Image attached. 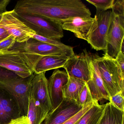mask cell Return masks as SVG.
Here are the masks:
<instances>
[{"instance_id": "6da1fadb", "label": "cell", "mask_w": 124, "mask_h": 124, "mask_svg": "<svg viewBox=\"0 0 124 124\" xmlns=\"http://www.w3.org/2000/svg\"><path fill=\"white\" fill-rule=\"evenodd\" d=\"M17 14L40 16L62 24L71 17H91V13L80 0H22L14 9Z\"/></svg>"}, {"instance_id": "7a4b0ae2", "label": "cell", "mask_w": 124, "mask_h": 124, "mask_svg": "<svg viewBox=\"0 0 124 124\" xmlns=\"http://www.w3.org/2000/svg\"><path fill=\"white\" fill-rule=\"evenodd\" d=\"M42 57L26 52L18 45L7 51L0 52V67L26 78L34 74L35 64Z\"/></svg>"}, {"instance_id": "3957f363", "label": "cell", "mask_w": 124, "mask_h": 124, "mask_svg": "<svg viewBox=\"0 0 124 124\" xmlns=\"http://www.w3.org/2000/svg\"><path fill=\"white\" fill-rule=\"evenodd\" d=\"M104 87L109 97L124 91V74L121 71L115 59L104 56L94 55Z\"/></svg>"}, {"instance_id": "277c9868", "label": "cell", "mask_w": 124, "mask_h": 124, "mask_svg": "<svg viewBox=\"0 0 124 124\" xmlns=\"http://www.w3.org/2000/svg\"><path fill=\"white\" fill-rule=\"evenodd\" d=\"M34 74L26 78L16 75L0 82V88L10 93L16 101L21 116H27L31 82Z\"/></svg>"}, {"instance_id": "5b68a950", "label": "cell", "mask_w": 124, "mask_h": 124, "mask_svg": "<svg viewBox=\"0 0 124 124\" xmlns=\"http://www.w3.org/2000/svg\"><path fill=\"white\" fill-rule=\"evenodd\" d=\"M18 17L35 34L49 39L59 40L64 36L61 24L40 16L17 14Z\"/></svg>"}, {"instance_id": "8992f818", "label": "cell", "mask_w": 124, "mask_h": 124, "mask_svg": "<svg viewBox=\"0 0 124 124\" xmlns=\"http://www.w3.org/2000/svg\"><path fill=\"white\" fill-rule=\"evenodd\" d=\"M95 22L87 42L96 51L106 49L107 38L112 18L111 11H107L95 16Z\"/></svg>"}, {"instance_id": "52a82bcc", "label": "cell", "mask_w": 124, "mask_h": 124, "mask_svg": "<svg viewBox=\"0 0 124 124\" xmlns=\"http://www.w3.org/2000/svg\"><path fill=\"white\" fill-rule=\"evenodd\" d=\"M0 26L5 29L19 43L26 42L35 34L18 17L14 10L0 15Z\"/></svg>"}, {"instance_id": "ba28073f", "label": "cell", "mask_w": 124, "mask_h": 124, "mask_svg": "<svg viewBox=\"0 0 124 124\" xmlns=\"http://www.w3.org/2000/svg\"><path fill=\"white\" fill-rule=\"evenodd\" d=\"M112 13V18L107 38L104 56L115 59L121 51L124 38V16Z\"/></svg>"}, {"instance_id": "9c48e42d", "label": "cell", "mask_w": 124, "mask_h": 124, "mask_svg": "<svg viewBox=\"0 0 124 124\" xmlns=\"http://www.w3.org/2000/svg\"><path fill=\"white\" fill-rule=\"evenodd\" d=\"M92 57L86 50L79 55L72 56L67 62L63 68L69 77L87 82L91 79V66Z\"/></svg>"}, {"instance_id": "30bf717a", "label": "cell", "mask_w": 124, "mask_h": 124, "mask_svg": "<svg viewBox=\"0 0 124 124\" xmlns=\"http://www.w3.org/2000/svg\"><path fill=\"white\" fill-rule=\"evenodd\" d=\"M19 45L29 53L42 56L65 55L71 57L75 55L73 47L66 45L64 46H57L42 42L32 38L26 42L19 43Z\"/></svg>"}, {"instance_id": "8fae6325", "label": "cell", "mask_w": 124, "mask_h": 124, "mask_svg": "<svg viewBox=\"0 0 124 124\" xmlns=\"http://www.w3.org/2000/svg\"><path fill=\"white\" fill-rule=\"evenodd\" d=\"M45 72L34 73L31 82L30 95L33 96L43 109L49 113L53 111L48 91V79Z\"/></svg>"}, {"instance_id": "7c38bea8", "label": "cell", "mask_w": 124, "mask_h": 124, "mask_svg": "<svg viewBox=\"0 0 124 124\" xmlns=\"http://www.w3.org/2000/svg\"><path fill=\"white\" fill-rule=\"evenodd\" d=\"M83 108L79 106L75 100L63 98L55 109L48 114L43 124H63L77 114Z\"/></svg>"}, {"instance_id": "4fadbf2b", "label": "cell", "mask_w": 124, "mask_h": 124, "mask_svg": "<svg viewBox=\"0 0 124 124\" xmlns=\"http://www.w3.org/2000/svg\"><path fill=\"white\" fill-rule=\"evenodd\" d=\"M69 76L66 71L56 69L48 80V91L53 110L63 99L62 89L68 81Z\"/></svg>"}, {"instance_id": "5bb4252c", "label": "cell", "mask_w": 124, "mask_h": 124, "mask_svg": "<svg viewBox=\"0 0 124 124\" xmlns=\"http://www.w3.org/2000/svg\"><path fill=\"white\" fill-rule=\"evenodd\" d=\"M95 20V17H71L62 23V27L74 33L77 38L87 41Z\"/></svg>"}, {"instance_id": "9a60e30c", "label": "cell", "mask_w": 124, "mask_h": 124, "mask_svg": "<svg viewBox=\"0 0 124 124\" xmlns=\"http://www.w3.org/2000/svg\"><path fill=\"white\" fill-rule=\"evenodd\" d=\"M21 116L18 105L13 96L0 88V124H8Z\"/></svg>"}, {"instance_id": "2e32d148", "label": "cell", "mask_w": 124, "mask_h": 124, "mask_svg": "<svg viewBox=\"0 0 124 124\" xmlns=\"http://www.w3.org/2000/svg\"><path fill=\"white\" fill-rule=\"evenodd\" d=\"M91 79L87 82L94 101H98L102 100H109V96L107 93L97 66V61L94 55H91Z\"/></svg>"}, {"instance_id": "e0dca14e", "label": "cell", "mask_w": 124, "mask_h": 124, "mask_svg": "<svg viewBox=\"0 0 124 124\" xmlns=\"http://www.w3.org/2000/svg\"><path fill=\"white\" fill-rule=\"evenodd\" d=\"M70 57L65 55L42 56L35 64L34 73L39 74L52 70L63 68Z\"/></svg>"}, {"instance_id": "ac0fdd59", "label": "cell", "mask_w": 124, "mask_h": 124, "mask_svg": "<svg viewBox=\"0 0 124 124\" xmlns=\"http://www.w3.org/2000/svg\"><path fill=\"white\" fill-rule=\"evenodd\" d=\"M103 116L99 124H124V111L110 102L105 104Z\"/></svg>"}, {"instance_id": "d6986e66", "label": "cell", "mask_w": 124, "mask_h": 124, "mask_svg": "<svg viewBox=\"0 0 124 124\" xmlns=\"http://www.w3.org/2000/svg\"><path fill=\"white\" fill-rule=\"evenodd\" d=\"M48 113L41 108L32 96L30 95L27 117L29 124H41Z\"/></svg>"}, {"instance_id": "ffe728a7", "label": "cell", "mask_w": 124, "mask_h": 124, "mask_svg": "<svg viewBox=\"0 0 124 124\" xmlns=\"http://www.w3.org/2000/svg\"><path fill=\"white\" fill-rule=\"evenodd\" d=\"M105 104L101 105L96 102L75 124H99L105 108Z\"/></svg>"}, {"instance_id": "44dd1931", "label": "cell", "mask_w": 124, "mask_h": 124, "mask_svg": "<svg viewBox=\"0 0 124 124\" xmlns=\"http://www.w3.org/2000/svg\"><path fill=\"white\" fill-rule=\"evenodd\" d=\"M86 82L69 76L68 81L62 89L63 98L76 101Z\"/></svg>"}, {"instance_id": "7402d4cb", "label": "cell", "mask_w": 124, "mask_h": 124, "mask_svg": "<svg viewBox=\"0 0 124 124\" xmlns=\"http://www.w3.org/2000/svg\"><path fill=\"white\" fill-rule=\"evenodd\" d=\"M95 101H94L93 99L87 82H85L79 93L76 101V102L79 106L83 108L88 104Z\"/></svg>"}, {"instance_id": "603a6c76", "label": "cell", "mask_w": 124, "mask_h": 124, "mask_svg": "<svg viewBox=\"0 0 124 124\" xmlns=\"http://www.w3.org/2000/svg\"><path fill=\"white\" fill-rule=\"evenodd\" d=\"M86 1L96 7V14L112 9L115 2L114 0H86Z\"/></svg>"}, {"instance_id": "cb8c5ba5", "label": "cell", "mask_w": 124, "mask_h": 124, "mask_svg": "<svg viewBox=\"0 0 124 124\" xmlns=\"http://www.w3.org/2000/svg\"><path fill=\"white\" fill-rule=\"evenodd\" d=\"M124 91H122L110 96L109 101L117 108L124 112Z\"/></svg>"}, {"instance_id": "d4e9b609", "label": "cell", "mask_w": 124, "mask_h": 124, "mask_svg": "<svg viewBox=\"0 0 124 124\" xmlns=\"http://www.w3.org/2000/svg\"><path fill=\"white\" fill-rule=\"evenodd\" d=\"M96 102H98V101H94V102L88 104L87 105L85 106L77 114H76L74 116L66 121L63 124H75L76 122L81 118V117L83 116Z\"/></svg>"}, {"instance_id": "484cf974", "label": "cell", "mask_w": 124, "mask_h": 124, "mask_svg": "<svg viewBox=\"0 0 124 124\" xmlns=\"http://www.w3.org/2000/svg\"><path fill=\"white\" fill-rule=\"evenodd\" d=\"M16 42L14 38L12 35H10L0 42V52L7 51L11 49L14 46Z\"/></svg>"}, {"instance_id": "4316f807", "label": "cell", "mask_w": 124, "mask_h": 124, "mask_svg": "<svg viewBox=\"0 0 124 124\" xmlns=\"http://www.w3.org/2000/svg\"><path fill=\"white\" fill-rule=\"evenodd\" d=\"M31 38L42 42L57 46H64L66 45L61 42L59 40L49 39L35 34H33L32 35Z\"/></svg>"}, {"instance_id": "83f0119b", "label": "cell", "mask_w": 124, "mask_h": 124, "mask_svg": "<svg viewBox=\"0 0 124 124\" xmlns=\"http://www.w3.org/2000/svg\"><path fill=\"white\" fill-rule=\"evenodd\" d=\"M112 12L119 16H124V0H115Z\"/></svg>"}, {"instance_id": "f1b7e54d", "label": "cell", "mask_w": 124, "mask_h": 124, "mask_svg": "<svg viewBox=\"0 0 124 124\" xmlns=\"http://www.w3.org/2000/svg\"><path fill=\"white\" fill-rule=\"evenodd\" d=\"M115 59L121 71L124 74V54L120 51Z\"/></svg>"}, {"instance_id": "f546056e", "label": "cell", "mask_w": 124, "mask_h": 124, "mask_svg": "<svg viewBox=\"0 0 124 124\" xmlns=\"http://www.w3.org/2000/svg\"><path fill=\"white\" fill-rule=\"evenodd\" d=\"M8 124H29L27 116H21L12 119Z\"/></svg>"}, {"instance_id": "4dcf8cb0", "label": "cell", "mask_w": 124, "mask_h": 124, "mask_svg": "<svg viewBox=\"0 0 124 124\" xmlns=\"http://www.w3.org/2000/svg\"><path fill=\"white\" fill-rule=\"evenodd\" d=\"M10 2V0H0V15L7 11L6 7Z\"/></svg>"}, {"instance_id": "1f68e13d", "label": "cell", "mask_w": 124, "mask_h": 124, "mask_svg": "<svg viewBox=\"0 0 124 124\" xmlns=\"http://www.w3.org/2000/svg\"><path fill=\"white\" fill-rule=\"evenodd\" d=\"M10 35L5 29L0 26V42L8 37Z\"/></svg>"}, {"instance_id": "d6a6232c", "label": "cell", "mask_w": 124, "mask_h": 124, "mask_svg": "<svg viewBox=\"0 0 124 124\" xmlns=\"http://www.w3.org/2000/svg\"><path fill=\"white\" fill-rule=\"evenodd\" d=\"M43 124V123H42V124Z\"/></svg>"}]
</instances>
